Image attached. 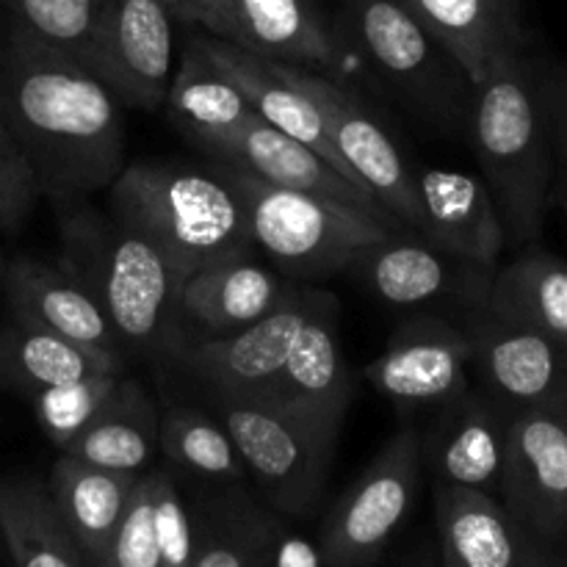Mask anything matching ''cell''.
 <instances>
[{"label": "cell", "mask_w": 567, "mask_h": 567, "mask_svg": "<svg viewBox=\"0 0 567 567\" xmlns=\"http://www.w3.org/2000/svg\"><path fill=\"white\" fill-rule=\"evenodd\" d=\"M172 20L164 0H105L83 66L116 103L158 111L175 75Z\"/></svg>", "instance_id": "obj_10"}, {"label": "cell", "mask_w": 567, "mask_h": 567, "mask_svg": "<svg viewBox=\"0 0 567 567\" xmlns=\"http://www.w3.org/2000/svg\"><path fill=\"white\" fill-rule=\"evenodd\" d=\"M471 341V374L480 377V391L520 413L529 408L567 404V347L502 319L485 305H476L460 321Z\"/></svg>", "instance_id": "obj_12"}, {"label": "cell", "mask_w": 567, "mask_h": 567, "mask_svg": "<svg viewBox=\"0 0 567 567\" xmlns=\"http://www.w3.org/2000/svg\"><path fill=\"white\" fill-rule=\"evenodd\" d=\"M498 17L507 25V31L513 33L518 42H524V31H520V0H493Z\"/></svg>", "instance_id": "obj_41"}, {"label": "cell", "mask_w": 567, "mask_h": 567, "mask_svg": "<svg viewBox=\"0 0 567 567\" xmlns=\"http://www.w3.org/2000/svg\"><path fill=\"white\" fill-rule=\"evenodd\" d=\"M485 308L567 347V264L543 249L518 255L493 271Z\"/></svg>", "instance_id": "obj_28"}, {"label": "cell", "mask_w": 567, "mask_h": 567, "mask_svg": "<svg viewBox=\"0 0 567 567\" xmlns=\"http://www.w3.org/2000/svg\"><path fill=\"white\" fill-rule=\"evenodd\" d=\"M241 454L244 471L282 515L308 518L330 474L341 426L321 424L269 402L210 399Z\"/></svg>", "instance_id": "obj_6"}, {"label": "cell", "mask_w": 567, "mask_h": 567, "mask_svg": "<svg viewBox=\"0 0 567 567\" xmlns=\"http://www.w3.org/2000/svg\"><path fill=\"white\" fill-rule=\"evenodd\" d=\"M138 476L142 474L97 468L70 454H59L50 468L44 485L61 524L66 526L89 567H105L111 540L136 491Z\"/></svg>", "instance_id": "obj_24"}, {"label": "cell", "mask_w": 567, "mask_h": 567, "mask_svg": "<svg viewBox=\"0 0 567 567\" xmlns=\"http://www.w3.org/2000/svg\"><path fill=\"white\" fill-rule=\"evenodd\" d=\"M197 513L192 567H266L271 535L280 520L260 509L238 485L210 496Z\"/></svg>", "instance_id": "obj_32"}, {"label": "cell", "mask_w": 567, "mask_h": 567, "mask_svg": "<svg viewBox=\"0 0 567 567\" xmlns=\"http://www.w3.org/2000/svg\"><path fill=\"white\" fill-rule=\"evenodd\" d=\"M415 236L465 264L496 269L507 247V233L482 177L435 166L421 169L415 172Z\"/></svg>", "instance_id": "obj_19"}, {"label": "cell", "mask_w": 567, "mask_h": 567, "mask_svg": "<svg viewBox=\"0 0 567 567\" xmlns=\"http://www.w3.org/2000/svg\"><path fill=\"white\" fill-rule=\"evenodd\" d=\"M321 288L297 286L291 297L255 324L225 338L172 343L166 352L175 358L177 369L192 377L210 399L252 402L264 396L266 388L286 363L293 341L305 321L330 299Z\"/></svg>", "instance_id": "obj_9"}, {"label": "cell", "mask_w": 567, "mask_h": 567, "mask_svg": "<svg viewBox=\"0 0 567 567\" xmlns=\"http://www.w3.org/2000/svg\"><path fill=\"white\" fill-rule=\"evenodd\" d=\"M194 42L199 44V50H203V53L208 55V59L214 61L238 89H241L249 109H252L260 120H266L269 125H275L277 131L288 133V136L308 144V147L316 150L321 158L330 161L343 177L352 181V175L343 169L341 158H338L336 147H332L319 103L288 75L286 66H282L280 61L264 59V55L252 53V50H244L238 48V44L227 42V39L210 37V33L208 37H197Z\"/></svg>", "instance_id": "obj_21"}, {"label": "cell", "mask_w": 567, "mask_h": 567, "mask_svg": "<svg viewBox=\"0 0 567 567\" xmlns=\"http://www.w3.org/2000/svg\"><path fill=\"white\" fill-rule=\"evenodd\" d=\"M347 271L391 308H421L449 297L476 308L485 305L493 277V269L465 264L413 230L391 233L358 249Z\"/></svg>", "instance_id": "obj_15"}, {"label": "cell", "mask_w": 567, "mask_h": 567, "mask_svg": "<svg viewBox=\"0 0 567 567\" xmlns=\"http://www.w3.org/2000/svg\"><path fill=\"white\" fill-rule=\"evenodd\" d=\"M6 293H9L11 316L17 319L31 321L83 347L125 358L100 305L61 266L33 258L11 260L6 269Z\"/></svg>", "instance_id": "obj_23"}, {"label": "cell", "mask_w": 567, "mask_h": 567, "mask_svg": "<svg viewBox=\"0 0 567 567\" xmlns=\"http://www.w3.org/2000/svg\"><path fill=\"white\" fill-rule=\"evenodd\" d=\"M0 535L14 567H89L37 480H0Z\"/></svg>", "instance_id": "obj_30"}, {"label": "cell", "mask_w": 567, "mask_h": 567, "mask_svg": "<svg viewBox=\"0 0 567 567\" xmlns=\"http://www.w3.org/2000/svg\"><path fill=\"white\" fill-rule=\"evenodd\" d=\"M161 408L133 377H122L97 419L59 454L120 474H144L158 454Z\"/></svg>", "instance_id": "obj_25"}, {"label": "cell", "mask_w": 567, "mask_h": 567, "mask_svg": "<svg viewBox=\"0 0 567 567\" xmlns=\"http://www.w3.org/2000/svg\"><path fill=\"white\" fill-rule=\"evenodd\" d=\"M164 105L169 120L186 136H192L197 147L210 138L225 136L252 114L241 89L199 50L194 39L188 42L181 64L175 66Z\"/></svg>", "instance_id": "obj_29"}, {"label": "cell", "mask_w": 567, "mask_h": 567, "mask_svg": "<svg viewBox=\"0 0 567 567\" xmlns=\"http://www.w3.org/2000/svg\"><path fill=\"white\" fill-rule=\"evenodd\" d=\"M238 48L297 66H336L341 48L313 0H233Z\"/></svg>", "instance_id": "obj_27"}, {"label": "cell", "mask_w": 567, "mask_h": 567, "mask_svg": "<svg viewBox=\"0 0 567 567\" xmlns=\"http://www.w3.org/2000/svg\"><path fill=\"white\" fill-rule=\"evenodd\" d=\"M432 39L457 61L471 86L485 78L493 61L507 50H520L493 0H402Z\"/></svg>", "instance_id": "obj_31"}, {"label": "cell", "mask_w": 567, "mask_h": 567, "mask_svg": "<svg viewBox=\"0 0 567 567\" xmlns=\"http://www.w3.org/2000/svg\"><path fill=\"white\" fill-rule=\"evenodd\" d=\"M122 377H125V371L89 374L83 380L48 388V391L28 396L33 404V413H37L39 426L48 435V441L59 446V452H64L97 419L100 410L109 404V399L120 388Z\"/></svg>", "instance_id": "obj_35"}, {"label": "cell", "mask_w": 567, "mask_h": 567, "mask_svg": "<svg viewBox=\"0 0 567 567\" xmlns=\"http://www.w3.org/2000/svg\"><path fill=\"white\" fill-rule=\"evenodd\" d=\"M421 471V432L415 426H402L324 520L319 540L324 567L374 565L415 507Z\"/></svg>", "instance_id": "obj_8"}, {"label": "cell", "mask_w": 567, "mask_h": 567, "mask_svg": "<svg viewBox=\"0 0 567 567\" xmlns=\"http://www.w3.org/2000/svg\"><path fill=\"white\" fill-rule=\"evenodd\" d=\"M105 567H161L147 471L138 476L136 491H133L125 515H122L120 526H116L109 557H105Z\"/></svg>", "instance_id": "obj_37"}, {"label": "cell", "mask_w": 567, "mask_h": 567, "mask_svg": "<svg viewBox=\"0 0 567 567\" xmlns=\"http://www.w3.org/2000/svg\"><path fill=\"white\" fill-rule=\"evenodd\" d=\"M293 288L297 286L288 282L286 275L260 264L255 255L219 260L183 277L175 321L186 324L192 336L186 341L225 338L280 308Z\"/></svg>", "instance_id": "obj_18"}, {"label": "cell", "mask_w": 567, "mask_h": 567, "mask_svg": "<svg viewBox=\"0 0 567 567\" xmlns=\"http://www.w3.org/2000/svg\"><path fill=\"white\" fill-rule=\"evenodd\" d=\"M199 150L208 153L214 161L238 166V169L249 172V175L260 177L266 183H275V186L321 194V197L341 199V203L360 205V208L371 210V214L396 219L374 194H369L358 183L343 177L330 161L321 158L308 144H302L299 138L288 136V133L277 131L275 125L260 120L255 111L241 125L227 131L225 136H216L210 142L199 144Z\"/></svg>", "instance_id": "obj_17"}, {"label": "cell", "mask_w": 567, "mask_h": 567, "mask_svg": "<svg viewBox=\"0 0 567 567\" xmlns=\"http://www.w3.org/2000/svg\"><path fill=\"white\" fill-rule=\"evenodd\" d=\"M214 166L241 199L252 247L286 277L308 280L347 271L358 249L408 230L402 221L360 205L275 186L221 161H214Z\"/></svg>", "instance_id": "obj_5"}, {"label": "cell", "mask_w": 567, "mask_h": 567, "mask_svg": "<svg viewBox=\"0 0 567 567\" xmlns=\"http://www.w3.org/2000/svg\"><path fill=\"white\" fill-rule=\"evenodd\" d=\"M42 197L37 172L11 127L0 116V230H14Z\"/></svg>", "instance_id": "obj_38"}, {"label": "cell", "mask_w": 567, "mask_h": 567, "mask_svg": "<svg viewBox=\"0 0 567 567\" xmlns=\"http://www.w3.org/2000/svg\"><path fill=\"white\" fill-rule=\"evenodd\" d=\"M158 452L172 468L205 485L230 487L247 480L230 432L210 410L186 408V404L161 410Z\"/></svg>", "instance_id": "obj_33"}, {"label": "cell", "mask_w": 567, "mask_h": 567, "mask_svg": "<svg viewBox=\"0 0 567 567\" xmlns=\"http://www.w3.org/2000/svg\"><path fill=\"white\" fill-rule=\"evenodd\" d=\"M537 92L546 111L548 136L554 155H559L567 169V66L565 64H535Z\"/></svg>", "instance_id": "obj_39"}, {"label": "cell", "mask_w": 567, "mask_h": 567, "mask_svg": "<svg viewBox=\"0 0 567 567\" xmlns=\"http://www.w3.org/2000/svg\"><path fill=\"white\" fill-rule=\"evenodd\" d=\"M524 567H554V565H551V559H548L546 554L540 551V546H535V548H532L529 559L524 563Z\"/></svg>", "instance_id": "obj_42"}, {"label": "cell", "mask_w": 567, "mask_h": 567, "mask_svg": "<svg viewBox=\"0 0 567 567\" xmlns=\"http://www.w3.org/2000/svg\"><path fill=\"white\" fill-rule=\"evenodd\" d=\"M78 203L61 219L59 266L92 293L122 352H161L175 327L183 275L136 230Z\"/></svg>", "instance_id": "obj_3"}, {"label": "cell", "mask_w": 567, "mask_h": 567, "mask_svg": "<svg viewBox=\"0 0 567 567\" xmlns=\"http://www.w3.org/2000/svg\"><path fill=\"white\" fill-rule=\"evenodd\" d=\"M343 22L410 109L441 131L468 127L474 86L402 0H347Z\"/></svg>", "instance_id": "obj_7"}, {"label": "cell", "mask_w": 567, "mask_h": 567, "mask_svg": "<svg viewBox=\"0 0 567 567\" xmlns=\"http://www.w3.org/2000/svg\"><path fill=\"white\" fill-rule=\"evenodd\" d=\"M424 567H432V565H430V563H426V565H424Z\"/></svg>", "instance_id": "obj_44"}, {"label": "cell", "mask_w": 567, "mask_h": 567, "mask_svg": "<svg viewBox=\"0 0 567 567\" xmlns=\"http://www.w3.org/2000/svg\"><path fill=\"white\" fill-rule=\"evenodd\" d=\"M365 380L402 410L443 408L471 388L468 332L441 316L408 319L365 365Z\"/></svg>", "instance_id": "obj_14"}, {"label": "cell", "mask_w": 567, "mask_h": 567, "mask_svg": "<svg viewBox=\"0 0 567 567\" xmlns=\"http://www.w3.org/2000/svg\"><path fill=\"white\" fill-rule=\"evenodd\" d=\"M336 313L338 302L330 297L305 321L282 369L252 402L277 404L330 426L343 424L352 402V374L338 343Z\"/></svg>", "instance_id": "obj_20"}, {"label": "cell", "mask_w": 567, "mask_h": 567, "mask_svg": "<svg viewBox=\"0 0 567 567\" xmlns=\"http://www.w3.org/2000/svg\"><path fill=\"white\" fill-rule=\"evenodd\" d=\"M109 194L111 216L155 244L183 277L252 255L241 199L214 164L197 169L136 161L125 164Z\"/></svg>", "instance_id": "obj_4"}, {"label": "cell", "mask_w": 567, "mask_h": 567, "mask_svg": "<svg viewBox=\"0 0 567 567\" xmlns=\"http://www.w3.org/2000/svg\"><path fill=\"white\" fill-rule=\"evenodd\" d=\"M502 502L537 543L567 532V404L513 415Z\"/></svg>", "instance_id": "obj_13"}, {"label": "cell", "mask_w": 567, "mask_h": 567, "mask_svg": "<svg viewBox=\"0 0 567 567\" xmlns=\"http://www.w3.org/2000/svg\"><path fill=\"white\" fill-rule=\"evenodd\" d=\"M565 210H567V197H565Z\"/></svg>", "instance_id": "obj_43"}, {"label": "cell", "mask_w": 567, "mask_h": 567, "mask_svg": "<svg viewBox=\"0 0 567 567\" xmlns=\"http://www.w3.org/2000/svg\"><path fill=\"white\" fill-rule=\"evenodd\" d=\"M14 14V33L83 64L105 0H6Z\"/></svg>", "instance_id": "obj_34"}, {"label": "cell", "mask_w": 567, "mask_h": 567, "mask_svg": "<svg viewBox=\"0 0 567 567\" xmlns=\"http://www.w3.org/2000/svg\"><path fill=\"white\" fill-rule=\"evenodd\" d=\"M441 567H524L537 540L502 498L468 487H435Z\"/></svg>", "instance_id": "obj_22"}, {"label": "cell", "mask_w": 567, "mask_h": 567, "mask_svg": "<svg viewBox=\"0 0 567 567\" xmlns=\"http://www.w3.org/2000/svg\"><path fill=\"white\" fill-rule=\"evenodd\" d=\"M468 133L507 244L540 238L551 203L554 147L537 92L535 61L524 59L520 50L498 55L474 86Z\"/></svg>", "instance_id": "obj_2"}, {"label": "cell", "mask_w": 567, "mask_h": 567, "mask_svg": "<svg viewBox=\"0 0 567 567\" xmlns=\"http://www.w3.org/2000/svg\"><path fill=\"white\" fill-rule=\"evenodd\" d=\"M111 371H125L122 354L83 347L17 316L0 332V380L25 396Z\"/></svg>", "instance_id": "obj_26"}, {"label": "cell", "mask_w": 567, "mask_h": 567, "mask_svg": "<svg viewBox=\"0 0 567 567\" xmlns=\"http://www.w3.org/2000/svg\"><path fill=\"white\" fill-rule=\"evenodd\" d=\"M282 64V61H280ZM288 75L319 103L327 133L341 158L343 169L354 183L374 194L408 230L419 227V199H415V169L404 161L374 111L332 78L310 72L308 66L282 64Z\"/></svg>", "instance_id": "obj_11"}, {"label": "cell", "mask_w": 567, "mask_h": 567, "mask_svg": "<svg viewBox=\"0 0 567 567\" xmlns=\"http://www.w3.org/2000/svg\"><path fill=\"white\" fill-rule=\"evenodd\" d=\"M0 116L55 203L103 192L125 169L114 94L78 59L14 31L0 50Z\"/></svg>", "instance_id": "obj_1"}, {"label": "cell", "mask_w": 567, "mask_h": 567, "mask_svg": "<svg viewBox=\"0 0 567 567\" xmlns=\"http://www.w3.org/2000/svg\"><path fill=\"white\" fill-rule=\"evenodd\" d=\"M172 14L183 22H197L210 37L236 42V17L233 0H164Z\"/></svg>", "instance_id": "obj_40"}, {"label": "cell", "mask_w": 567, "mask_h": 567, "mask_svg": "<svg viewBox=\"0 0 567 567\" xmlns=\"http://www.w3.org/2000/svg\"><path fill=\"white\" fill-rule=\"evenodd\" d=\"M153 493V520L158 537L161 567H192L197 548V513L183 498L169 471H147Z\"/></svg>", "instance_id": "obj_36"}, {"label": "cell", "mask_w": 567, "mask_h": 567, "mask_svg": "<svg viewBox=\"0 0 567 567\" xmlns=\"http://www.w3.org/2000/svg\"><path fill=\"white\" fill-rule=\"evenodd\" d=\"M513 415V410L474 388L437 408L430 432L421 435V457L435 485L502 496Z\"/></svg>", "instance_id": "obj_16"}]
</instances>
